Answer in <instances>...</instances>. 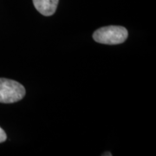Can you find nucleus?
Returning a JSON list of instances; mask_svg holds the SVG:
<instances>
[{"mask_svg":"<svg viewBox=\"0 0 156 156\" xmlns=\"http://www.w3.org/2000/svg\"><path fill=\"white\" fill-rule=\"evenodd\" d=\"M128 36V30L125 27L110 25L96 30L93 33V39L102 44L115 45L124 43Z\"/></svg>","mask_w":156,"mask_h":156,"instance_id":"1","label":"nucleus"},{"mask_svg":"<svg viewBox=\"0 0 156 156\" xmlns=\"http://www.w3.org/2000/svg\"><path fill=\"white\" fill-rule=\"evenodd\" d=\"M26 94L25 88L14 80L0 78V102L14 103L21 101Z\"/></svg>","mask_w":156,"mask_h":156,"instance_id":"2","label":"nucleus"},{"mask_svg":"<svg viewBox=\"0 0 156 156\" xmlns=\"http://www.w3.org/2000/svg\"><path fill=\"white\" fill-rule=\"evenodd\" d=\"M37 11L42 15L50 17L56 11L59 0H32Z\"/></svg>","mask_w":156,"mask_h":156,"instance_id":"3","label":"nucleus"},{"mask_svg":"<svg viewBox=\"0 0 156 156\" xmlns=\"http://www.w3.org/2000/svg\"><path fill=\"white\" fill-rule=\"evenodd\" d=\"M6 139H7V135H6L5 132L3 128L0 127V143L5 141Z\"/></svg>","mask_w":156,"mask_h":156,"instance_id":"4","label":"nucleus"},{"mask_svg":"<svg viewBox=\"0 0 156 156\" xmlns=\"http://www.w3.org/2000/svg\"><path fill=\"white\" fill-rule=\"evenodd\" d=\"M102 155H112V154H102Z\"/></svg>","mask_w":156,"mask_h":156,"instance_id":"5","label":"nucleus"}]
</instances>
